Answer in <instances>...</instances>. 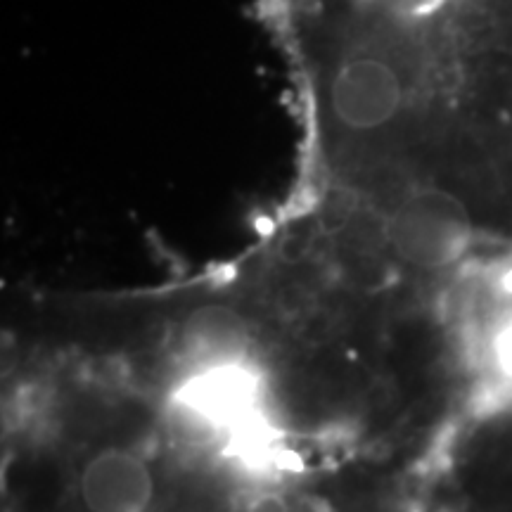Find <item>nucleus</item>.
<instances>
[{"mask_svg": "<svg viewBox=\"0 0 512 512\" xmlns=\"http://www.w3.org/2000/svg\"><path fill=\"white\" fill-rule=\"evenodd\" d=\"M498 361L505 373L512 377V323L498 337Z\"/></svg>", "mask_w": 512, "mask_h": 512, "instance_id": "nucleus-3", "label": "nucleus"}, {"mask_svg": "<svg viewBox=\"0 0 512 512\" xmlns=\"http://www.w3.org/2000/svg\"><path fill=\"white\" fill-rule=\"evenodd\" d=\"M247 512H290V505L278 494H261L247 505Z\"/></svg>", "mask_w": 512, "mask_h": 512, "instance_id": "nucleus-2", "label": "nucleus"}, {"mask_svg": "<svg viewBox=\"0 0 512 512\" xmlns=\"http://www.w3.org/2000/svg\"><path fill=\"white\" fill-rule=\"evenodd\" d=\"M79 489L88 512H145L155 496L150 467L121 448H107L88 460Z\"/></svg>", "mask_w": 512, "mask_h": 512, "instance_id": "nucleus-1", "label": "nucleus"}]
</instances>
